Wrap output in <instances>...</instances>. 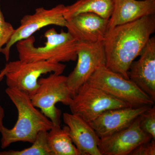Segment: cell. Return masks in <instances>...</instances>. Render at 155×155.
Segmentation results:
<instances>
[{"label": "cell", "instance_id": "obj_13", "mask_svg": "<svg viewBox=\"0 0 155 155\" xmlns=\"http://www.w3.org/2000/svg\"><path fill=\"white\" fill-rule=\"evenodd\" d=\"M64 128L81 155H101L98 147L100 137L88 122L75 114L65 113Z\"/></svg>", "mask_w": 155, "mask_h": 155}, {"label": "cell", "instance_id": "obj_12", "mask_svg": "<svg viewBox=\"0 0 155 155\" xmlns=\"http://www.w3.org/2000/svg\"><path fill=\"white\" fill-rule=\"evenodd\" d=\"M67 21V31L78 42L103 41L109 30V19L92 13L78 14Z\"/></svg>", "mask_w": 155, "mask_h": 155}, {"label": "cell", "instance_id": "obj_20", "mask_svg": "<svg viewBox=\"0 0 155 155\" xmlns=\"http://www.w3.org/2000/svg\"><path fill=\"white\" fill-rule=\"evenodd\" d=\"M0 0V53L4 46L10 41L11 37L14 33L15 28L9 22L5 19L1 7Z\"/></svg>", "mask_w": 155, "mask_h": 155}, {"label": "cell", "instance_id": "obj_14", "mask_svg": "<svg viewBox=\"0 0 155 155\" xmlns=\"http://www.w3.org/2000/svg\"><path fill=\"white\" fill-rule=\"evenodd\" d=\"M151 106L131 107L106 111L89 122L100 138L107 136L128 127Z\"/></svg>", "mask_w": 155, "mask_h": 155}, {"label": "cell", "instance_id": "obj_8", "mask_svg": "<svg viewBox=\"0 0 155 155\" xmlns=\"http://www.w3.org/2000/svg\"><path fill=\"white\" fill-rule=\"evenodd\" d=\"M65 6L60 4L50 9L41 7L35 10L34 14L22 17L20 25L15 29L10 41L1 52L6 61H9L11 48L17 42L32 36L38 31L49 25L66 27L67 21L64 14Z\"/></svg>", "mask_w": 155, "mask_h": 155}, {"label": "cell", "instance_id": "obj_7", "mask_svg": "<svg viewBox=\"0 0 155 155\" xmlns=\"http://www.w3.org/2000/svg\"><path fill=\"white\" fill-rule=\"evenodd\" d=\"M69 106L72 114L88 122L106 111L130 107L88 81L79 87Z\"/></svg>", "mask_w": 155, "mask_h": 155}, {"label": "cell", "instance_id": "obj_18", "mask_svg": "<svg viewBox=\"0 0 155 155\" xmlns=\"http://www.w3.org/2000/svg\"><path fill=\"white\" fill-rule=\"evenodd\" d=\"M48 131H40L32 145L29 147L21 150H9L0 151V155H51L48 145Z\"/></svg>", "mask_w": 155, "mask_h": 155}, {"label": "cell", "instance_id": "obj_15", "mask_svg": "<svg viewBox=\"0 0 155 155\" xmlns=\"http://www.w3.org/2000/svg\"><path fill=\"white\" fill-rule=\"evenodd\" d=\"M114 10L109 19V29L155 15V0H113Z\"/></svg>", "mask_w": 155, "mask_h": 155}, {"label": "cell", "instance_id": "obj_1", "mask_svg": "<svg viewBox=\"0 0 155 155\" xmlns=\"http://www.w3.org/2000/svg\"><path fill=\"white\" fill-rule=\"evenodd\" d=\"M155 31V15L109 29L103 41L106 67L129 79L130 65L140 55Z\"/></svg>", "mask_w": 155, "mask_h": 155}, {"label": "cell", "instance_id": "obj_21", "mask_svg": "<svg viewBox=\"0 0 155 155\" xmlns=\"http://www.w3.org/2000/svg\"><path fill=\"white\" fill-rule=\"evenodd\" d=\"M155 140L152 139L140 144L130 155H155Z\"/></svg>", "mask_w": 155, "mask_h": 155}, {"label": "cell", "instance_id": "obj_10", "mask_svg": "<svg viewBox=\"0 0 155 155\" xmlns=\"http://www.w3.org/2000/svg\"><path fill=\"white\" fill-rule=\"evenodd\" d=\"M139 116L128 127L100 138L98 147L101 155H130L140 144L152 139L140 127Z\"/></svg>", "mask_w": 155, "mask_h": 155}, {"label": "cell", "instance_id": "obj_6", "mask_svg": "<svg viewBox=\"0 0 155 155\" xmlns=\"http://www.w3.org/2000/svg\"><path fill=\"white\" fill-rule=\"evenodd\" d=\"M67 76L50 73L47 77L39 79V87L30 97L35 107L51 121L54 126L61 125V110L56 107L58 103L69 106L72 95L67 83Z\"/></svg>", "mask_w": 155, "mask_h": 155}, {"label": "cell", "instance_id": "obj_4", "mask_svg": "<svg viewBox=\"0 0 155 155\" xmlns=\"http://www.w3.org/2000/svg\"><path fill=\"white\" fill-rule=\"evenodd\" d=\"M87 81L132 107L154 105V101L135 84L105 65L97 68Z\"/></svg>", "mask_w": 155, "mask_h": 155}, {"label": "cell", "instance_id": "obj_5", "mask_svg": "<svg viewBox=\"0 0 155 155\" xmlns=\"http://www.w3.org/2000/svg\"><path fill=\"white\" fill-rule=\"evenodd\" d=\"M5 67L8 87L17 88L30 97L38 89V80L42 75L48 73L61 75L66 66L53 61L24 62L19 60L9 62Z\"/></svg>", "mask_w": 155, "mask_h": 155}, {"label": "cell", "instance_id": "obj_22", "mask_svg": "<svg viewBox=\"0 0 155 155\" xmlns=\"http://www.w3.org/2000/svg\"><path fill=\"white\" fill-rule=\"evenodd\" d=\"M6 72L5 67L0 72V81H2L5 77ZM5 110L0 105V125L3 124V119L5 118Z\"/></svg>", "mask_w": 155, "mask_h": 155}, {"label": "cell", "instance_id": "obj_17", "mask_svg": "<svg viewBox=\"0 0 155 155\" xmlns=\"http://www.w3.org/2000/svg\"><path fill=\"white\" fill-rule=\"evenodd\" d=\"M48 143L51 155H81L65 129L54 126L48 131Z\"/></svg>", "mask_w": 155, "mask_h": 155}, {"label": "cell", "instance_id": "obj_2", "mask_svg": "<svg viewBox=\"0 0 155 155\" xmlns=\"http://www.w3.org/2000/svg\"><path fill=\"white\" fill-rule=\"evenodd\" d=\"M5 92L17 108L18 118L11 129L0 125L1 147L5 149L17 142L32 143L43 130L49 131L54 126L51 121L35 107L28 95L17 88L8 87Z\"/></svg>", "mask_w": 155, "mask_h": 155}, {"label": "cell", "instance_id": "obj_11", "mask_svg": "<svg viewBox=\"0 0 155 155\" xmlns=\"http://www.w3.org/2000/svg\"><path fill=\"white\" fill-rule=\"evenodd\" d=\"M128 72L129 80L155 102V37H151Z\"/></svg>", "mask_w": 155, "mask_h": 155}, {"label": "cell", "instance_id": "obj_16", "mask_svg": "<svg viewBox=\"0 0 155 155\" xmlns=\"http://www.w3.org/2000/svg\"><path fill=\"white\" fill-rule=\"evenodd\" d=\"M113 10V0H78L70 5L65 6L64 14L67 20L83 13H92L109 19Z\"/></svg>", "mask_w": 155, "mask_h": 155}, {"label": "cell", "instance_id": "obj_19", "mask_svg": "<svg viewBox=\"0 0 155 155\" xmlns=\"http://www.w3.org/2000/svg\"><path fill=\"white\" fill-rule=\"evenodd\" d=\"M139 125L145 133L155 140V107L154 105L139 116Z\"/></svg>", "mask_w": 155, "mask_h": 155}, {"label": "cell", "instance_id": "obj_9", "mask_svg": "<svg viewBox=\"0 0 155 155\" xmlns=\"http://www.w3.org/2000/svg\"><path fill=\"white\" fill-rule=\"evenodd\" d=\"M77 64L67 76V83L72 97L82 84L87 82L97 68L105 65L106 56L103 41L78 42Z\"/></svg>", "mask_w": 155, "mask_h": 155}, {"label": "cell", "instance_id": "obj_3", "mask_svg": "<svg viewBox=\"0 0 155 155\" xmlns=\"http://www.w3.org/2000/svg\"><path fill=\"white\" fill-rule=\"evenodd\" d=\"M44 46H35L33 36L17 42L16 47L19 60L24 62L53 61L58 63L76 61L78 41L69 32L58 33L54 28L45 32Z\"/></svg>", "mask_w": 155, "mask_h": 155}]
</instances>
